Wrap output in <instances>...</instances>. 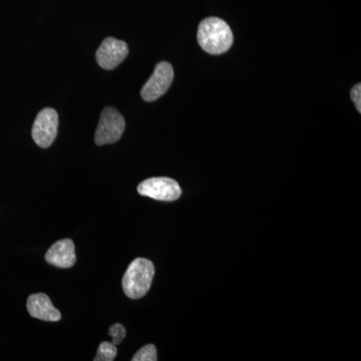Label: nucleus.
I'll list each match as a JSON object with an SVG mask.
<instances>
[{
	"instance_id": "obj_4",
	"label": "nucleus",
	"mask_w": 361,
	"mask_h": 361,
	"mask_svg": "<svg viewBox=\"0 0 361 361\" xmlns=\"http://www.w3.org/2000/svg\"><path fill=\"white\" fill-rule=\"evenodd\" d=\"M137 192L142 196L166 202L178 200L182 195L177 180L167 177L149 178L142 180L137 186Z\"/></svg>"
},
{
	"instance_id": "obj_1",
	"label": "nucleus",
	"mask_w": 361,
	"mask_h": 361,
	"mask_svg": "<svg viewBox=\"0 0 361 361\" xmlns=\"http://www.w3.org/2000/svg\"><path fill=\"white\" fill-rule=\"evenodd\" d=\"M199 44L208 54H224L232 47L233 32L226 21L218 18L202 20L197 33Z\"/></svg>"
},
{
	"instance_id": "obj_11",
	"label": "nucleus",
	"mask_w": 361,
	"mask_h": 361,
	"mask_svg": "<svg viewBox=\"0 0 361 361\" xmlns=\"http://www.w3.org/2000/svg\"><path fill=\"white\" fill-rule=\"evenodd\" d=\"M133 361H156L158 360L157 348L154 344H148L140 349L132 358Z\"/></svg>"
},
{
	"instance_id": "obj_8",
	"label": "nucleus",
	"mask_w": 361,
	"mask_h": 361,
	"mask_svg": "<svg viewBox=\"0 0 361 361\" xmlns=\"http://www.w3.org/2000/svg\"><path fill=\"white\" fill-rule=\"evenodd\" d=\"M45 260L54 267H73L75 264V247L71 239H63L56 242L45 254Z\"/></svg>"
},
{
	"instance_id": "obj_9",
	"label": "nucleus",
	"mask_w": 361,
	"mask_h": 361,
	"mask_svg": "<svg viewBox=\"0 0 361 361\" xmlns=\"http://www.w3.org/2000/svg\"><path fill=\"white\" fill-rule=\"evenodd\" d=\"M26 306L30 316L37 319L49 322H58L61 319V312L54 307L47 294H32L28 297Z\"/></svg>"
},
{
	"instance_id": "obj_5",
	"label": "nucleus",
	"mask_w": 361,
	"mask_h": 361,
	"mask_svg": "<svg viewBox=\"0 0 361 361\" xmlns=\"http://www.w3.org/2000/svg\"><path fill=\"white\" fill-rule=\"evenodd\" d=\"M59 130V115L56 110L45 108L40 111L32 126V139L40 148L51 147Z\"/></svg>"
},
{
	"instance_id": "obj_13",
	"label": "nucleus",
	"mask_w": 361,
	"mask_h": 361,
	"mask_svg": "<svg viewBox=\"0 0 361 361\" xmlns=\"http://www.w3.org/2000/svg\"><path fill=\"white\" fill-rule=\"evenodd\" d=\"M351 99L355 104L356 110L361 113V85L357 84L353 87L350 92Z\"/></svg>"
},
{
	"instance_id": "obj_12",
	"label": "nucleus",
	"mask_w": 361,
	"mask_h": 361,
	"mask_svg": "<svg viewBox=\"0 0 361 361\" xmlns=\"http://www.w3.org/2000/svg\"><path fill=\"white\" fill-rule=\"evenodd\" d=\"M126 329L120 323H116V324H114L113 326L110 327L109 329V336L113 338V343L115 345H118L125 339L126 337Z\"/></svg>"
},
{
	"instance_id": "obj_3",
	"label": "nucleus",
	"mask_w": 361,
	"mask_h": 361,
	"mask_svg": "<svg viewBox=\"0 0 361 361\" xmlns=\"http://www.w3.org/2000/svg\"><path fill=\"white\" fill-rule=\"evenodd\" d=\"M126 122L120 111L111 106H106L102 113L97 125L94 142L97 146L114 144L122 137Z\"/></svg>"
},
{
	"instance_id": "obj_2",
	"label": "nucleus",
	"mask_w": 361,
	"mask_h": 361,
	"mask_svg": "<svg viewBox=\"0 0 361 361\" xmlns=\"http://www.w3.org/2000/svg\"><path fill=\"white\" fill-rule=\"evenodd\" d=\"M155 276V266L152 261L137 258L133 261L123 277V289L130 299H140L148 293Z\"/></svg>"
},
{
	"instance_id": "obj_10",
	"label": "nucleus",
	"mask_w": 361,
	"mask_h": 361,
	"mask_svg": "<svg viewBox=\"0 0 361 361\" xmlns=\"http://www.w3.org/2000/svg\"><path fill=\"white\" fill-rule=\"evenodd\" d=\"M118 349L113 342L104 341L99 344L94 361H113L115 360Z\"/></svg>"
},
{
	"instance_id": "obj_7",
	"label": "nucleus",
	"mask_w": 361,
	"mask_h": 361,
	"mask_svg": "<svg viewBox=\"0 0 361 361\" xmlns=\"http://www.w3.org/2000/svg\"><path fill=\"white\" fill-rule=\"evenodd\" d=\"M129 54V47L123 40L108 37L102 42L97 51L96 59L104 70H114L125 61Z\"/></svg>"
},
{
	"instance_id": "obj_6",
	"label": "nucleus",
	"mask_w": 361,
	"mask_h": 361,
	"mask_svg": "<svg viewBox=\"0 0 361 361\" xmlns=\"http://www.w3.org/2000/svg\"><path fill=\"white\" fill-rule=\"evenodd\" d=\"M174 80V70L167 61H161L156 66L153 75L149 78L141 90L144 101L155 102L168 92Z\"/></svg>"
}]
</instances>
